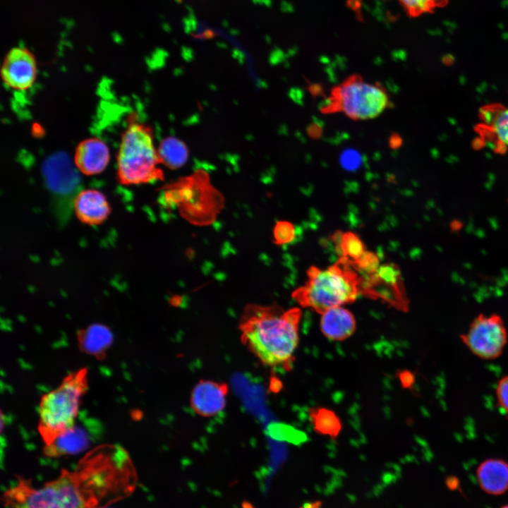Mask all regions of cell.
<instances>
[{"instance_id": "cell-1", "label": "cell", "mask_w": 508, "mask_h": 508, "mask_svg": "<svg viewBox=\"0 0 508 508\" xmlns=\"http://www.w3.org/2000/svg\"><path fill=\"white\" fill-rule=\"evenodd\" d=\"M138 482L135 466L121 447L103 445L80 459L73 471L35 488L18 477L2 501L8 508H100L129 497Z\"/></svg>"}, {"instance_id": "cell-2", "label": "cell", "mask_w": 508, "mask_h": 508, "mask_svg": "<svg viewBox=\"0 0 508 508\" xmlns=\"http://www.w3.org/2000/svg\"><path fill=\"white\" fill-rule=\"evenodd\" d=\"M301 311L277 305H248L239 322L243 345L265 366L289 370L299 341Z\"/></svg>"}, {"instance_id": "cell-3", "label": "cell", "mask_w": 508, "mask_h": 508, "mask_svg": "<svg viewBox=\"0 0 508 508\" xmlns=\"http://www.w3.org/2000/svg\"><path fill=\"white\" fill-rule=\"evenodd\" d=\"M352 267L343 257L326 269L310 267L306 284L293 292L294 299L302 307L321 314L329 308L354 301L361 293L362 278Z\"/></svg>"}, {"instance_id": "cell-4", "label": "cell", "mask_w": 508, "mask_h": 508, "mask_svg": "<svg viewBox=\"0 0 508 508\" xmlns=\"http://www.w3.org/2000/svg\"><path fill=\"white\" fill-rule=\"evenodd\" d=\"M160 164L152 128L131 116L117 154L118 181L138 185L162 180Z\"/></svg>"}, {"instance_id": "cell-5", "label": "cell", "mask_w": 508, "mask_h": 508, "mask_svg": "<svg viewBox=\"0 0 508 508\" xmlns=\"http://www.w3.org/2000/svg\"><path fill=\"white\" fill-rule=\"evenodd\" d=\"M87 370L68 375L40 402L38 430L44 446L75 425L83 397L87 389Z\"/></svg>"}, {"instance_id": "cell-6", "label": "cell", "mask_w": 508, "mask_h": 508, "mask_svg": "<svg viewBox=\"0 0 508 508\" xmlns=\"http://www.w3.org/2000/svg\"><path fill=\"white\" fill-rule=\"evenodd\" d=\"M390 107L389 95L382 85L353 74L332 88L322 111L363 121L377 117Z\"/></svg>"}, {"instance_id": "cell-7", "label": "cell", "mask_w": 508, "mask_h": 508, "mask_svg": "<svg viewBox=\"0 0 508 508\" xmlns=\"http://www.w3.org/2000/svg\"><path fill=\"white\" fill-rule=\"evenodd\" d=\"M464 344L475 356L485 360L497 358L507 341V332L497 315H480L460 337Z\"/></svg>"}, {"instance_id": "cell-8", "label": "cell", "mask_w": 508, "mask_h": 508, "mask_svg": "<svg viewBox=\"0 0 508 508\" xmlns=\"http://www.w3.org/2000/svg\"><path fill=\"white\" fill-rule=\"evenodd\" d=\"M362 278L361 293L374 298H382L401 310L406 309V299L400 272L394 265H385Z\"/></svg>"}, {"instance_id": "cell-9", "label": "cell", "mask_w": 508, "mask_h": 508, "mask_svg": "<svg viewBox=\"0 0 508 508\" xmlns=\"http://www.w3.org/2000/svg\"><path fill=\"white\" fill-rule=\"evenodd\" d=\"M37 74V61L29 49L18 47L6 54L1 77L8 87L15 90H27L34 84Z\"/></svg>"}, {"instance_id": "cell-10", "label": "cell", "mask_w": 508, "mask_h": 508, "mask_svg": "<svg viewBox=\"0 0 508 508\" xmlns=\"http://www.w3.org/2000/svg\"><path fill=\"white\" fill-rule=\"evenodd\" d=\"M228 393L229 387L226 383L200 380L192 390L190 406L200 416H216L224 409Z\"/></svg>"}, {"instance_id": "cell-11", "label": "cell", "mask_w": 508, "mask_h": 508, "mask_svg": "<svg viewBox=\"0 0 508 508\" xmlns=\"http://www.w3.org/2000/svg\"><path fill=\"white\" fill-rule=\"evenodd\" d=\"M73 159L75 166L82 174L96 175L106 169L110 159V152L102 140L89 138L77 145Z\"/></svg>"}, {"instance_id": "cell-12", "label": "cell", "mask_w": 508, "mask_h": 508, "mask_svg": "<svg viewBox=\"0 0 508 508\" xmlns=\"http://www.w3.org/2000/svg\"><path fill=\"white\" fill-rule=\"evenodd\" d=\"M73 210L78 219L88 225H98L109 217L111 207L106 196L96 189L79 192L73 200Z\"/></svg>"}, {"instance_id": "cell-13", "label": "cell", "mask_w": 508, "mask_h": 508, "mask_svg": "<svg viewBox=\"0 0 508 508\" xmlns=\"http://www.w3.org/2000/svg\"><path fill=\"white\" fill-rule=\"evenodd\" d=\"M480 488L486 493L499 495L508 490V463L501 459L483 461L476 469Z\"/></svg>"}, {"instance_id": "cell-14", "label": "cell", "mask_w": 508, "mask_h": 508, "mask_svg": "<svg viewBox=\"0 0 508 508\" xmlns=\"http://www.w3.org/2000/svg\"><path fill=\"white\" fill-rule=\"evenodd\" d=\"M320 329L327 339L344 341L355 332L356 320L349 310L334 307L322 313Z\"/></svg>"}, {"instance_id": "cell-15", "label": "cell", "mask_w": 508, "mask_h": 508, "mask_svg": "<svg viewBox=\"0 0 508 508\" xmlns=\"http://www.w3.org/2000/svg\"><path fill=\"white\" fill-rule=\"evenodd\" d=\"M69 161L63 155L48 159L44 167V174L50 188L55 193H70L78 182Z\"/></svg>"}, {"instance_id": "cell-16", "label": "cell", "mask_w": 508, "mask_h": 508, "mask_svg": "<svg viewBox=\"0 0 508 508\" xmlns=\"http://www.w3.org/2000/svg\"><path fill=\"white\" fill-rule=\"evenodd\" d=\"M78 344L87 354L102 358L113 341L111 330L105 325L93 324L78 333Z\"/></svg>"}, {"instance_id": "cell-17", "label": "cell", "mask_w": 508, "mask_h": 508, "mask_svg": "<svg viewBox=\"0 0 508 508\" xmlns=\"http://www.w3.org/2000/svg\"><path fill=\"white\" fill-rule=\"evenodd\" d=\"M89 440L86 433L75 425L58 436L51 444L44 447L47 456L59 457L64 455L75 454L85 450Z\"/></svg>"}, {"instance_id": "cell-18", "label": "cell", "mask_w": 508, "mask_h": 508, "mask_svg": "<svg viewBox=\"0 0 508 508\" xmlns=\"http://www.w3.org/2000/svg\"><path fill=\"white\" fill-rule=\"evenodd\" d=\"M157 149L160 163L171 169L181 168L188 159V147L183 141L174 136L163 139Z\"/></svg>"}, {"instance_id": "cell-19", "label": "cell", "mask_w": 508, "mask_h": 508, "mask_svg": "<svg viewBox=\"0 0 508 508\" xmlns=\"http://www.w3.org/2000/svg\"><path fill=\"white\" fill-rule=\"evenodd\" d=\"M309 415L313 428L318 433L334 438L340 433L341 423L332 411L322 407L311 408L309 410Z\"/></svg>"}, {"instance_id": "cell-20", "label": "cell", "mask_w": 508, "mask_h": 508, "mask_svg": "<svg viewBox=\"0 0 508 508\" xmlns=\"http://www.w3.org/2000/svg\"><path fill=\"white\" fill-rule=\"evenodd\" d=\"M339 247L342 257L351 262L358 260L366 251L361 238L351 231L340 235Z\"/></svg>"}, {"instance_id": "cell-21", "label": "cell", "mask_w": 508, "mask_h": 508, "mask_svg": "<svg viewBox=\"0 0 508 508\" xmlns=\"http://www.w3.org/2000/svg\"><path fill=\"white\" fill-rule=\"evenodd\" d=\"M409 17L416 18L430 13L445 6L448 0H398Z\"/></svg>"}, {"instance_id": "cell-22", "label": "cell", "mask_w": 508, "mask_h": 508, "mask_svg": "<svg viewBox=\"0 0 508 508\" xmlns=\"http://www.w3.org/2000/svg\"><path fill=\"white\" fill-rule=\"evenodd\" d=\"M273 236L276 243L279 245L291 243L295 236L294 225L287 221H279L277 222Z\"/></svg>"}, {"instance_id": "cell-23", "label": "cell", "mask_w": 508, "mask_h": 508, "mask_svg": "<svg viewBox=\"0 0 508 508\" xmlns=\"http://www.w3.org/2000/svg\"><path fill=\"white\" fill-rule=\"evenodd\" d=\"M355 269L370 274L379 268V259L376 254L365 251L364 254L356 262H351Z\"/></svg>"}, {"instance_id": "cell-24", "label": "cell", "mask_w": 508, "mask_h": 508, "mask_svg": "<svg viewBox=\"0 0 508 508\" xmlns=\"http://www.w3.org/2000/svg\"><path fill=\"white\" fill-rule=\"evenodd\" d=\"M493 127L498 139L508 145V109L497 114L494 120Z\"/></svg>"}, {"instance_id": "cell-25", "label": "cell", "mask_w": 508, "mask_h": 508, "mask_svg": "<svg viewBox=\"0 0 508 508\" xmlns=\"http://www.w3.org/2000/svg\"><path fill=\"white\" fill-rule=\"evenodd\" d=\"M495 392L498 406L508 415V375L498 380Z\"/></svg>"}, {"instance_id": "cell-26", "label": "cell", "mask_w": 508, "mask_h": 508, "mask_svg": "<svg viewBox=\"0 0 508 508\" xmlns=\"http://www.w3.org/2000/svg\"><path fill=\"white\" fill-rule=\"evenodd\" d=\"M300 508H322V502L320 501H315L313 502L306 503Z\"/></svg>"}, {"instance_id": "cell-27", "label": "cell", "mask_w": 508, "mask_h": 508, "mask_svg": "<svg viewBox=\"0 0 508 508\" xmlns=\"http://www.w3.org/2000/svg\"><path fill=\"white\" fill-rule=\"evenodd\" d=\"M501 508H508V504H506V505L502 507Z\"/></svg>"}, {"instance_id": "cell-28", "label": "cell", "mask_w": 508, "mask_h": 508, "mask_svg": "<svg viewBox=\"0 0 508 508\" xmlns=\"http://www.w3.org/2000/svg\"><path fill=\"white\" fill-rule=\"evenodd\" d=\"M100 508H110V507H100Z\"/></svg>"}]
</instances>
